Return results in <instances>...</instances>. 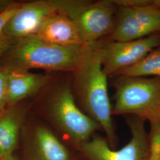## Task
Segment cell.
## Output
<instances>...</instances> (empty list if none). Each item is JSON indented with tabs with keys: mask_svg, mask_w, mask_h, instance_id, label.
I'll return each mask as SVG.
<instances>
[{
	"mask_svg": "<svg viewBox=\"0 0 160 160\" xmlns=\"http://www.w3.org/2000/svg\"><path fill=\"white\" fill-rule=\"evenodd\" d=\"M22 4L12 3L4 10L0 12V33H3L6 25L19 10Z\"/></svg>",
	"mask_w": 160,
	"mask_h": 160,
	"instance_id": "cell-16",
	"label": "cell"
},
{
	"mask_svg": "<svg viewBox=\"0 0 160 160\" xmlns=\"http://www.w3.org/2000/svg\"><path fill=\"white\" fill-rule=\"evenodd\" d=\"M56 12L51 1H36L22 4L3 30L12 40L35 34L42 23Z\"/></svg>",
	"mask_w": 160,
	"mask_h": 160,
	"instance_id": "cell-9",
	"label": "cell"
},
{
	"mask_svg": "<svg viewBox=\"0 0 160 160\" xmlns=\"http://www.w3.org/2000/svg\"><path fill=\"white\" fill-rule=\"evenodd\" d=\"M12 3L6 1H0V12L4 10L8 6H10Z\"/></svg>",
	"mask_w": 160,
	"mask_h": 160,
	"instance_id": "cell-20",
	"label": "cell"
},
{
	"mask_svg": "<svg viewBox=\"0 0 160 160\" xmlns=\"http://www.w3.org/2000/svg\"><path fill=\"white\" fill-rule=\"evenodd\" d=\"M114 76L160 78V46L155 48L139 61L117 72Z\"/></svg>",
	"mask_w": 160,
	"mask_h": 160,
	"instance_id": "cell-14",
	"label": "cell"
},
{
	"mask_svg": "<svg viewBox=\"0 0 160 160\" xmlns=\"http://www.w3.org/2000/svg\"><path fill=\"white\" fill-rule=\"evenodd\" d=\"M49 112L55 123L78 149L100 128L78 108L68 86L62 87L55 92L49 104Z\"/></svg>",
	"mask_w": 160,
	"mask_h": 160,
	"instance_id": "cell-5",
	"label": "cell"
},
{
	"mask_svg": "<svg viewBox=\"0 0 160 160\" xmlns=\"http://www.w3.org/2000/svg\"><path fill=\"white\" fill-rule=\"evenodd\" d=\"M2 110H1V109H0V116H1V112H2Z\"/></svg>",
	"mask_w": 160,
	"mask_h": 160,
	"instance_id": "cell-23",
	"label": "cell"
},
{
	"mask_svg": "<svg viewBox=\"0 0 160 160\" xmlns=\"http://www.w3.org/2000/svg\"><path fill=\"white\" fill-rule=\"evenodd\" d=\"M148 160H160V122L150 123Z\"/></svg>",
	"mask_w": 160,
	"mask_h": 160,
	"instance_id": "cell-15",
	"label": "cell"
},
{
	"mask_svg": "<svg viewBox=\"0 0 160 160\" xmlns=\"http://www.w3.org/2000/svg\"><path fill=\"white\" fill-rule=\"evenodd\" d=\"M112 115L130 114L160 122V78L116 76Z\"/></svg>",
	"mask_w": 160,
	"mask_h": 160,
	"instance_id": "cell-3",
	"label": "cell"
},
{
	"mask_svg": "<svg viewBox=\"0 0 160 160\" xmlns=\"http://www.w3.org/2000/svg\"><path fill=\"white\" fill-rule=\"evenodd\" d=\"M7 74L0 69V109L3 110L7 104Z\"/></svg>",
	"mask_w": 160,
	"mask_h": 160,
	"instance_id": "cell-17",
	"label": "cell"
},
{
	"mask_svg": "<svg viewBox=\"0 0 160 160\" xmlns=\"http://www.w3.org/2000/svg\"><path fill=\"white\" fill-rule=\"evenodd\" d=\"M96 43L59 46L36 34L30 35L13 40L11 47L0 58V69L6 73L26 72L33 68L75 71Z\"/></svg>",
	"mask_w": 160,
	"mask_h": 160,
	"instance_id": "cell-1",
	"label": "cell"
},
{
	"mask_svg": "<svg viewBox=\"0 0 160 160\" xmlns=\"http://www.w3.org/2000/svg\"><path fill=\"white\" fill-rule=\"evenodd\" d=\"M77 94L83 109L105 133L110 147L114 148L116 135L112 108L108 91V76L103 71L100 45L96 43L75 71Z\"/></svg>",
	"mask_w": 160,
	"mask_h": 160,
	"instance_id": "cell-2",
	"label": "cell"
},
{
	"mask_svg": "<svg viewBox=\"0 0 160 160\" xmlns=\"http://www.w3.org/2000/svg\"><path fill=\"white\" fill-rule=\"evenodd\" d=\"M0 160H1V159H0Z\"/></svg>",
	"mask_w": 160,
	"mask_h": 160,
	"instance_id": "cell-24",
	"label": "cell"
},
{
	"mask_svg": "<svg viewBox=\"0 0 160 160\" xmlns=\"http://www.w3.org/2000/svg\"><path fill=\"white\" fill-rule=\"evenodd\" d=\"M21 123L18 111L11 110L0 116V159L12 155L17 146Z\"/></svg>",
	"mask_w": 160,
	"mask_h": 160,
	"instance_id": "cell-13",
	"label": "cell"
},
{
	"mask_svg": "<svg viewBox=\"0 0 160 160\" xmlns=\"http://www.w3.org/2000/svg\"><path fill=\"white\" fill-rule=\"evenodd\" d=\"M35 34L47 42L59 46L87 45L74 22L67 16L59 12L45 20Z\"/></svg>",
	"mask_w": 160,
	"mask_h": 160,
	"instance_id": "cell-10",
	"label": "cell"
},
{
	"mask_svg": "<svg viewBox=\"0 0 160 160\" xmlns=\"http://www.w3.org/2000/svg\"><path fill=\"white\" fill-rule=\"evenodd\" d=\"M160 46V33L138 40L110 42L100 45L103 71L106 75L116 74L134 65Z\"/></svg>",
	"mask_w": 160,
	"mask_h": 160,
	"instance_id": "cell-8",
	"label": "cell"
},
{
	"mask_svg": "<svg viewBox=\"0 0 160 160\" xmlns=\"http://www.w3.org/2000/svg\"><path fill=\"white\" fill-rule=\"evenodd\" d=\"M145 122L135 116L128 118L131 138L119 150L112 148L108 139L99 136L92 137L79 150L87 160H148V134Z\"/></svg>",
	"mask_w": 160,
	"mask_h": 160,
	"instance_id": "cell-6",
	"label": "cell"
},
{
	"mask_svg": "<svg viewBox=\"0 0 160 160\" xmlns=\"http://www.w3.org/2000/svg\"><path fill=\"white\" fill-rule=\"evenodd\" d=\"M4 35L3 33H0V41L4 38Z\"/></svg>",
	"mask_w": 160,
	"mask_h": 160,
	"instance_id": "cell-22",
	"label": "cell"
},
{
	"mask_svg": "<svg viewBox=\"0 0 160 160\" xmlns=\"http://www.w3.org/2000/svg\"><path fill=\"white\" fill-rule=\"evenodd\" d=\"M56 12L63 14L75 24L86 44H93L114 29V5L109 0L51 1Z\"/></svg>",
	"mask_w": 160,
	"mask_h": 160,
	"instance_id": "cell-4",
	"label": "cell"
},
{
	"mask_svg": "<svg viewBox=\"0 0 160 160\" xmlns=\"http://www.w3.org/2000/svg\"><path fill=\"white\" fill-rule=\"evenodd\" d=\"M33 141L29 160H71L68 149L45 127L36 128Z\"/></svg>",
	"mask_w": 160,
	"mask_h": 160,
	"instance_id": "cell-12",
	"label": "cell"
},
{
	"mask_svg": "<svg viewBox=\"0 0 160 160\" xmlns=\"http://www.w3.org/2000/svg\"><path fill=\"white\" fill-rule=\"evenodd\" d=\"M118 22L110 33V42L138 40L160 33V9L151 4L120 7Z\"/></svg>",
	"mask_w": 160,
	"mask_h": 160,
	"instance_id": "cell-7",
	"label": "cell"
},
{
	"mask_svg": "<svg viewBox=\"0 0 160 160\" xmlns=\"http://www.w3.org/2000/svg\"><path fill=\"white\" fill-rule=\"evenodd\" d=\"M13 40L11 38L4 36V38L0 41V58L11 47Z\"/></svg>",
	"mask_w": 160,
	"mask_h": 160,
	"instance_id": "cell-19",
	"label": "cell"
},
{
	"mask_svg": "<svg viewBox=\"0 0 160 160\" xmlns=\"http://www.w3.org/2000/svg\"><path fill=\"white\" fill-rule=\"evenodd\" d=\"M7 104L13 105L23 98L37 92L47 83L46 75L36 74L28 71L7 72Z\"/></svg>",
	"mask_w": 160,
	"mask_h": 160,
	"instance_id": "cell-11",
	"label": "cell"
},
{
	"mask_svg": "<svg viewBox=\"0 0 160 160\" xmlns=\"http://www.w3.org/2000/svg\"><path fill=\"white\" fill-rule=\"evenodd\" d=\"M17 160L12 155H10V156H9V157H7L5 160Z\"/></svg>",
	"mask_w": 160,
	"mask_h": 160,
	"instance_id": "cell-21",
	"label": "cell"
},
{
	"mask_svg": "<svg viewBox=\"0 0 160 160\" xmlns=\"http://www.w3.org/2000/svg\"><path fill=\"white\" fill-rule=\"evenodd\" d=\"M114 6L119 7H134L149 5L152 1L150 0H114L112 1Z\"/></svg>",
	"mask_w": 160,
	"mask_h": 160,
	"instance_id": "cell-18",
	"label": "cell"
}]
</instances>
